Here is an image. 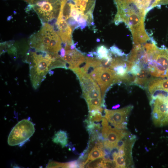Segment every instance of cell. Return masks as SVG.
<instances>
[{
    "label": "cell",
    "instance_id": "cell-1",
    "mask_svg": "<svg viewBox=\"0 0 168 168\" xmlns=\"http://www.w3.org/2000/svg\"><path fill=\"white\" fill-rule=\"evenodd\" d=\"M137 63L152 76L168 77V49H159L153 41L143 44Z\"/></svg>",
    "mask_w": 168,
    "mask_h": 168
},
{
    "label": "cell",
    "instance_id": "cell-2",
    "mask_svg": "<svg viewBox=\"0 0 168 168\" xmlns=\"http://www.w3.org/2000/svg\"><path fill=\"white\" fill-rule=\"evenodd\" d=\"M57 59L44 51L31 49L26 54L25 62L29 64L30 76L33 88L37 89L46 78L47 73L53 69L54 62Z\"/></svg>",
    "mask_w": 168,
    "mask_h": 168
},
{
    "label": "cell",
    "instance_id": "cell-3",
    "mask_svg": "<svg viewBox=\"0 0 168 168\" xmlns=\"http://www.w3.org/2000/svg\"><path fill=\"white\" fill-rule=\"evenodd\" d=\"M26 11L33 9L42 23H56L60 12L61 0H30Z\"/></svg>",
    "mask_w": 168,
    "mask_h": 168
},
{
    "label": "cell",
    "instance_id": "cell-4",
    "mask_svg": "<svg viewBox=\"0 0 168 168\" xmlns=\"http://www.w3.org/2000/svg\"><path fill=\"white\" fill-rule=\"evenodd\" d=\"M150 104L154 125L159 127L168 125V95L157 92L151 96Z\"/></svg>",
    "mask_w": 168,
    "mask_h": 168
},
{
    "label": "cell",
    "instance_id": "cell-5",
    "mask_svg": "<svg viewBox=\"0 0 168 168\" xmlns=\"http://www.w3.org/2000/svg\"><path fill=\"white\" fill-rule=\"evenodd\" d=\"M35 131L34 124L28 119L18 122L13 128L8 138L10 146H22L29 139Z\"/></svg>",
    "mask_w": 168,
    "mask_h": 168
},
{
    "label": "cell",
    "instance_id": "cell-6",
    "mask_svg": "<svg viewBox=\"0 0 168 168\" xmlns=\"http://www.w3.org/2000/svg\"><path fill=\"white\" fill-rule=\"evenodd\" d=\"M90 75L100 86L102 97L104 100L108 88L112 85L122 81L114 70L102 67L100 66L95 68Z\"/></svg>",
    "mask_w": 168,
    "mask_h": 168
},
{
    "label": "cell",
    "instance_id": "cell-7",
    "mask_svg": "<svg viewBox=\"0 0 168 168\" xmlns=\"http://www.w3.org/2000/svg\"><path fill=\"white\" fill-rule=\"evenodd\" d=\"M54 27L48 23H43L40 29L30 37L29 44L31 49L46 52L56 32Z\"/></svg>",
    "mask_w": 168,
    "mask_h": 168
},
{
    "label": "cell",
    "instance_id": "cell-8",
    "mask_svg": "<svg viewBox=\"0 0 168 168\" xmlns=\"http://www.w3.org/2000/svg\"><path fill=\"white\" fill-rule=\"evenodd\" d=\"M102 135L103 144L106 151L108 153L112 149L117 147L119 142L130 132L125 130L113 128L109 125L106 119L102 118Z\"/></svg>",
    "mask_w": 168,
    "mask_h": 168
},
{
    "label": "cell",
    "instance_id": "cell-9",
    "mask_svg": "<svg viewBox=\"0 0 168 168\" xmlns=\"http://www.w3.org/2000/svg\"><path fill=\"white\" fill-rule=\"evenodd\" d=\"M133 108V106L130 105L118 110L105 109V117L114 128L126 129L129 115Z\"/></svg>",
    "mask_w": 168,
    "mask_h": 168
},
{
    "label": "cell",
    "instance_id": "cell-10",
    "mask_svg": "<svg viewBox=\"0 0 168 168\" xmlns=\"http://www.w3.org/2000/svg\"><path fill=\"white\" fill-rule=\"evenodd\" d=\"M147 88L151 96L159 91L168 93V78L152 79L150 81Z\"/></svg>",
    "mask_w": 168,
    "mask_h": 168
},
{
    "label": "cell",
    "instance_id": "cell-11",
    "mask_svg": "<svg viewBox=\"0 0 168 168\" xmlns=\"http://www.w3.org/2000/svg\"><path fill=\"white\" fill-rule=\"evenodd\" d=\"M104 147L102 142L98 140L89 153L87 159L84 163V166L89 162L104 157L105 154Z\"/></svg>",
    "mask_w": 168,
    "mask_h": 168
},
{
    "label": "cell",
    "instance_id": "cell-12",
    "mask_svg": "<svg viewBox=\"0 0 168 168\" xmlns=\"http://www.w3.org/2000/svg\"><path fill=\"white\" fill-rule=\"evenodd\" d=\"M82 16L93 12L96 0H72Z\"/></svg>",
    "mask_w": 168,
    "mask_h": 168
},
{
    "label": "cell",
    "instance_id": "cell-13",
    "mask_svg": "<svg viewBox=\"0 0 168 168\" xmlns=\"http://www.w3.org/2000/svg\"><path fill=\"white\" fill-rule=\"evenodd\" d=\"M87 104L89 111L95 110L102 112L104 107L105 101L102 98L87 100H86Z\"/></svg>",
    "mask_w": 168,
    "mask_h": 168
},
{
    "label": "cell",
    "instance_id": "cell-14",
    "mask_svg": "<svg viewBox=\"0 0 168 168\" xmlns=\"http://www.w3.org/2000/svg\"><path fill=\"white\" fill-rule=\"evenodd\" d=\"M68 137L66 132L60 130L56 133L53 137L52 141L57 144H59L62 148L67 144Z\"/></svg>",
    "mask_w": 168,
    "mask_h": 168
},
{
    "label": "cell",
    "instance_id": "cell-15",
    "mask_svg": "<svg viewBox=\"0 0 168 168\" xmlns=\"http://www.w3.org/2000/svg\"><path fill=\"white\" fill-rule=\"evenodd\" d=\"M101 94V91L100 88H99L90 92L82 94V96L86 100H87L98 98H102Z\"/></svg>",
    "mask_w": 168,
    "mask_h": 168
},
{
    "label": "cell",
    "instance_id": "cell-16",
    "mask_svg": "<svg viewBox=\"0 0 168 168\" xmlns=\"http://www.w3.org/2000/svg\"><path fill=\"white\" fill-rule=\"evenodd\" d=\"M96 53V58L101 59L108 56L110 53V49H108L105 46L101 45L97 47Z\"/></svg>",
    "mask_w": 168,
    "mask_h": 168
},
{
    "label": "cell",
    "instance_id": "cell-17",
    "mask_svg": "<svg viewBox=\"0 0 168 168\" xmlns=\"http://www.w3.org/2000/svg\"><path fill=\"white\" fill-rule=\"evenodd\" d=\"M89 162L86 166L87 168H103V158Z\"/></svg>",
    "mask_w": 168,
    "mask_h": 168
},
{
    "label": "cell",
    "instance_id": "cell-18",
    "mask_svg": "<svg viewBox=\"0 0 168 168\" xmlns=\"http://www.w3.org/2000/svg\"><path fill=\"white\" fill-rule=\"evenodd\" d=\"M13 42L12 41L5 42L1 43L0 54H1L4 53L8 50L12 46Z\"/></svg>",
    "mask_w": 168,
    "mask_h": 168
},
{
    "label": "cell",
    "instance_id": "cell-19",
    "mask_svg": "<svg viewBox=\"0 0 168 168\" xmlns=\"http://www.w3.org/2000/svg\"><path fill=\"white\" fill-rule=\"evenodd\" d=\"M110 50L112 53L116 55L119 56L124 55V53L122 52L118 47L115 46H113L110 47Z\"/></svg>",
    "mask_w": 168,
    "mask_h": 168
},
{
    "label": "cell",
    "instance_id": "cell-20",
    "mask_svg": "<svg viewBox=\"0 0 168 168\" xmlns=\"http://www.w3.org/2000/svg\"><path fill=\"white\" fill-rule=\"evenodd\" d=\"M168 4V0H153L151 9L158 5Z\"/></svg>",
    "mask_w": 168,
    "mask_h": 168
},
{
    "label": "cell",
    "instance_id": "cell-21",
    "mask_svg": "<svg viewBox=\"0 0 168 168\" xmlns=\"http://www.w3.org/2000/svg\"><path fill=\"white\" fill-rule=\"evenodd\" d=\"M120 106V105L118 104V105H115V106H113L112 107V109H116L118 108Z\"/></svg>",
    "mask_w": 168,
    "mask_h": 168
},
{
    "label": "cell",
    "instance_id": "cell-22",
    "mask_svg": "<svg viewBox=\"0 0 168 168\" xmlns=\"http://www.w3.org/2000/svg\"><path fill=\"white\" fill-rule=\"evenodd\" d=\"M22 0L26 1V2H28L30 0Z\"/></svg>",
    "mask_w": 168,
    "mask_h": 168
}]
</instances>
